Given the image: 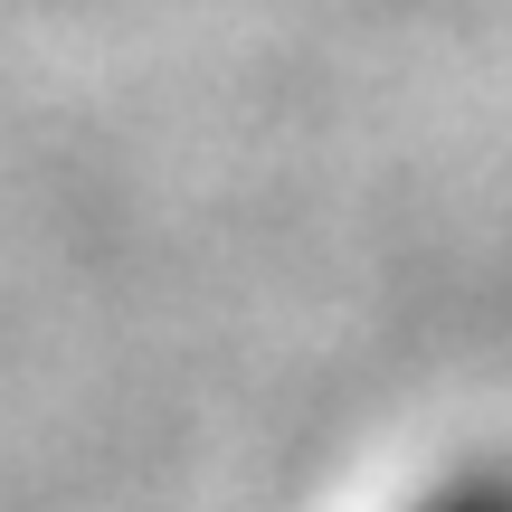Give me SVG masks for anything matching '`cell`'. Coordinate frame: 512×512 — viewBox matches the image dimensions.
Returning a JSON list of instances; mask_svg holds the SVG:
<instances>
[{"label": "cell", "mask_w": 512, "mask_h": 512, "mask_svg": "<svg viewBox=\"0 0 512 512\" xmlns=\"http://www.w3.org/2000/svg\"><path fill=\"white\" fill-rule=\"evenodd\" d=\"M399 512H512V475H446Z\"/></svg>", "instance_id": "cell-1"}]
</instances>
